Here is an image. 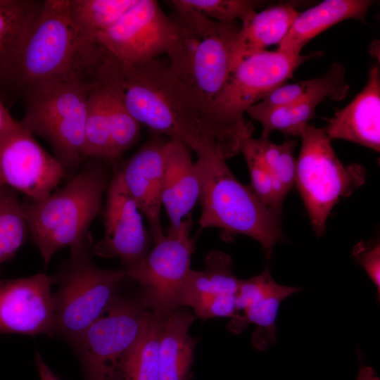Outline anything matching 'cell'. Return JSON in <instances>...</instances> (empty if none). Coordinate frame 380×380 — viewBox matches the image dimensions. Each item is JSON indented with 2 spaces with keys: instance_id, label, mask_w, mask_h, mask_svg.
<instances>
[{
  "instance_id": "obj_26",
  "label": "cell",
  "mask_w": 380,
  "mask_h": 380,
  "mask_svg": "<svg viewBox=\"0 0 380 380\" xmlns=\"http://www.w3.org/2000/svg\"><path fill=\"white\" fill-rule=\"evenodd\" d=\"M137 0H68L72 21L83 40L96 44L97 34L114 25Z\"/></svg>"
},
{
  "instance_id": "obj_21",
  "label": "cell",
  "mask_w": 380,
  "mask_h": 380,
  "mask_svg": "<svg viewBox=\"0 0 380 380\" xmlns=\"http://www.w3.org/2000/svg\"><path fill=\"white\" fill-rule=\"evenodd\" d=\"M299 13L293 2H281L255 12L241 23L234 46L232 71L243 59L270 46H279Z\"/></svg>"
},
{
  "instance_id": "obj_11",
  "label": "cell",
  "mask_w": 380,
  "mask_h": 380,
  "mask_svg": "<svg viewBox=\"0 0 380 380\" xmlns=\"http://www.w3.org/2000/svg\"><path fill=\"white\" fill-rule=\"evenodd\" d=\"M148 308L139 298L115 296L74 342L84 380H116L123 356L137 338Z\"/></svg>"
},
{
  "instance_id": "obj_25",
  "label": "cell",
  "mask_w": 380,
  "mask_h": 380,
  "mask_svg": "<svg viewBox=\"0 0 380 380\" xmlns=\"http://www.w3.org/2000/svg\"><path fill=\"white\" fill-rule=\"evenodd\" d=\"M163 317L147 310L141 331L119 365L116 380H159V343Z\"/></svg>"
},
{
  "instance_id": "obj_10",
  "label": "cell",
  "mask_w": 380,
  "mask_h": 380,
  "mask_svg": "<svg viewBox=\"0 0 380 380\" xmlns=\"http://www.w3.org/2000/svg\"><path fill=\"white\" fill-rule=\"evenodd\" d=\"M191 215L177 229H168L154 241L155 246L135 267L125 270L127 277L137 281L144 305L165 317L181 307V297L190 270L195 241L190 236Z\"/></svg>"
},
{
  "instance_id": "obj_41",
  "label": "cell",
  "mask_w": 380,
  "mask_h": 380,
  "mask_svg": "<svg viewBox=\"0 0 380 380\" xmlns=\"http://www.w3.org/2000/svg\"><path fill=\"white\" fill-rule=\"evenodd\" d=\"M6 186L2 183V182L0 179V190L2 189Z\"/></svg>"
},
{
  "instance_id": "obj_7",
  "label": "cell",
  "mask_w": 380,
  "mask_h": 380,
  "mask_svg": "<svg viewBox=\"0 0 380 380\" xmlns=\"http://www.w3.org/2000/svg\"><path fill=\"white\" fill-rule=\"evenodd\" d=\"M95 84L86 75L75 74L39 83L23 91L25 113L20 121L32 135L46 139L66 171L81 167L84 127L89 93Z\"/></svg>"
},
{
  "instance_id": "obj_14",
  "label": "cell",
  "mask_w": 380,
  "mask_h": 380,
  "mask_svg": "<svg viewBox=\"0 0 380 380\" xmlns=\"http://www.w3.org/2000/svg\"><path fill=\"white\" fill-rule=\"evenodd\" d=\"M103 217L104 236L93 246V254L118 258L125 270L135 267L149 251L151 239L141 213L118 170L114 172L107 189Z\"/></svg>"
},
{
  "instance_id": "obj_36",
  "label": "cell",
  "mask_w": 380,
  "mask_h": 380,
  "mask_svg": "<svg viewBox=\"0 0 380 380\" xmlns=\"http://www.w3.org/2000/svg\"><path fill=\"white\" fill-rule=\"evenodd\" d=\"M356 262L366 271L367 274L380 293V245L379 241H360L353 250Z\"/></svg>"
},
{
  "instance_id": "obj_16",
  "label": "cell",
  "mask_w": 380,
  "mask_h": 380,
  "mask_svg": "<svg viewBox=\"0 0 380 380\" xmlns=\"http://www.w3.org/2000/svg\"><path fill=\"white\" fill-rule=\"evenodd\" d=\"M297 287L277 283L268 268L248 279H240L236 295V315L228 329L239 334L249 324L256 326L253 343L265 350L277 340L276 319L281 302L298 292Z\"/></svg>"
},
{
  "instance_id": "obj_17",
  "label": "cell",
  "mask_w": 380,
  "mask_h": 380,
  "mask_svg": "<svg viewBox=\"0 0 380 380\" xmlns=\"http://www.w3.org/2000/svg\"><path fill=\"white\" fill-rule=\"evenodd\" d=\"M168 141L144 145L118 170L128 191L149 224L153 241L164 235L160 220L162 184Z\"/></svg>"
},
{
  "instance_id": "obj_15",
  "label": "cell",
  "mask_w": 380,
  "mask_h": 380,
  "mask_svg": "<svg viewBox=\"0 0 380 380\" xmlns=\"http://www.w3.org/2000/svg\"><path fill=\"white\" fill-rule=\"evenodd\" d=\"M54 276L0 279V334L54 336Z\"/></svg>"
},
{
  "instance_id": "obj_28",
  "label": "cell",
  "mask_w": 380,
  "mask_h": 380,
  "mask_svg": "<svg viewBox=\"0 0 380 380\" xmlns=\"http://www.w3.org/2000/svg\"><path fill=\"white\" fill-rule=\"evenodd\" d=\"M322 102L308 100L269 109L251 106L246 113L262 127L260 137L269 138L273 131H279L286 136L298 137L308 122L315 115V110Z\"/></svg>"
},
{
  "instance_id": "obj_13",
  "label": "cell",
  "mask_w": 380,
  "mask_h": 380,
  "mask_svg": "<svg viewBox=\"0 0 380 380\" xmlns=\"http://www.w3.org/2000/svg\"><path fill=\"white\" fill-rule=\"evenodd\" d=\"M66 170L48 153L20 122L0 141V179L32 202L49 196L63 179Z\"/></svg>"
},
{
  "instance_id": "obj_40",
  "label": "cell",
  "mask_w": 380,
  "mask_h": 380,
  "mask_svg": "<svg viewBox=\"0 0 380 380\" xmlns=\"http://www.w3.org/2000/svg\"><path fill=\"white\" fill-rule=\"evenodd\" d=\"M379 42L375 41V42H373L370 46V53L375 58H377V53L378 55H379Z\"/></svg>"
},
{
  "instance_id": "obj_6",
  "label": "cell",
  "mask_w": 380,
  "mask_h": 380,
  "mask_svg": "<svg viewBox=\"0 0 380 380\" xmlns=\"http://www.w3.org/2000/svg\"><path fill=\"white\" fill-rule=\"evenodd\" d=\"M101 51L81 37L68 0L42 1L39 14L19 55L9 87L30 86L75 74L91 76Z\"/></svg>"
},
{
  "instance_id": "obj_9",
  "label": "cell",
  "mask_w": 380,
  "mask_h": 380,
  "mask_svg": "<svg viewBox=\"0 0 380 380\" xmlns=\"http://www.w3.org/2000/svg\"><path fill=\"white\" fill-rule=\"evenodd\" d=\"M295 184L317 236L326 229L327 218L341 198L362 184L365 171L360 165L345 166L337 157L324 128L308 125L300 135Z\"/></svg>"
},
{
  "instance_id": "obj_38",
  "label": "cell",
  "mask_w": 380,
  "mask_h": 380,
  "mask_svg": "<svg viewBox=\"0 0 380 380\" xmlns=\"http://www.w3.org/2000/svg\"><path fill=\"white\" fill-rule=\"evenodd\" d=\"M35 365L40 380H61L46 364L38 352H37L35 356Z\"/></svg>"
},
{
  "instance_id": "obj_29",
  "label": "cell",
  "mask_w": 380,
  "mask_h": 380,
  "mask_svg": "<svg viewBox=\"0 0 380 380\" xmlns=\"http://www.w3.org/2000/svg\"><path fill=\"white\" fill-rule=\"evenodd\" d=\"M84 155L91 160L111 162L110 139L103 91L95 81L87 101Z\"/></svg>"
},
{
  "instance_id": "obj_18",
  "label": "cell",
  "mask_w": 380,
  "mask_h": 380,
  "mask_svg": "<svg viewBox=\"0 0 380 380\" xmlns=\"http://www.w3.org/2000/svg\"><path fill=\"white\" fill-rule=\"evenodd\" d=\"M324 129L329 138L349 141L375 151L380 149V69L369 70L362 89L345 107L338 110Z\"/></svg>"
},
{
  "instance_id": "obj_1",
  "label": "cell",
  "mask_w": 380,
  "mask_h": 380,
  "mask_svg": "<svg viewBox=\"0 0 380 380\" xmlns=\"http://www.w3.org/2000/svg\"><path fill=\"white\" fill-rule=\"evenodd\" d=\"M101 50L95 81L113 87L141 125L194 151L213 136L196 101L167 65L156 58L127 65Z\"/></svg>"
},
{
  "instance_id": "obj_35",
  "label": "cell",
  "mask_w": 380,
  "mask_h": 380,
  "mask_svg": "<svg viewBox=\"0 0 380 380\" xmlns=\"http://www.w3.org/2000/svg\"><path fill=\"white\" fill-rule=\"evenodd\" d=\"M194 309L196 316L203 319L212 317H229L236 315V295L198 294L182 298L181 307Z\"/></svg>"
},
{
  "instance_id": "obj_34",
  "label": "cell",
  "mask_w": 380,
  "mask_h": 380,
  "mask_svg": "<svg viewBox=\"0 0 380 380\" xmlns=\"http://www.w3.org/2000/svg\"><path fill=\"white\" fill-rule=\"evenodd\" d=\"M260 147L264 161L273 178L279 200L283 203L295 184L296 160L293 152L295 140L274 144L269 138L260 137Z\"/></svg>"
},
{
  "instance_id": "obj_30",
  "label": "cell",
  "mask_w": 380,
  "mask_h": 380,
  "mask_svg": "<svg viewBox=\"0 0 380 380\" xmlns=\"http://www.w3.org/2000/svg\"><path fill=\"white\" fill-rule=\"evenodd\" d=\"M99 83L103 89L108 115L111 162L116 161L137 141L141 125L131 115L118 93L110 86Z\"/></svg>"
},
{
  "instance_id": "obj_20",
  "label": "cell",
  "mask_w": 380,
  "mask_h": 380,
  "mask_svg": "<svg viewBox=\"0 0 380 380\" xmlns=\"http://www.w3.org/2000/svg\"><path fill=\"white\" fill-rule=\"evenodd\" d=\"M371 0H325L300 12L277 50L300 54L313 38L337 23L356 20L366 23Z\"/></svg>"
},
{
  "instance_id": "obj_31",
  "label": "cell",
  "mask_w": 380,
  "mask_h": 380,
  "mask_svg": "<svg viewBox=\"0 0 380 380\" xmlns=\"http://www.w3.org/2000/svg\"><path fill=\"white\" fill-rule=\"evenodd\" d=\"M239 151L248 166L249 186L269 212L281 221L283 203L277 197L273 178L262 156L259 139L252 134L243 137L239 142Z\"/></svg>"
},
{
  "instance_id": "obj_39",
  "label": "cell",
  "mask_w": 380,
  "mask_h": 380,
  "mask_svg": "<svg viewBox=\"0 0 380 380\" xmlns=\"http://www.w3.org/2000/svg\"><path fill=\"white\" fill-rule=\"evenodd\" d=\"M358 357L360 369L357 380H379L373 368L364 365L360 353H358Z\"/></svg>"
},
{
  "instance_id": "obj_4",
  "label": "cell",
  "mask_w": 380,
  "mask_h": 380,
  "mask_svg": "<svg viewBox=\"0 0 380 380\" xmlns=\"http://www.w3.org/2000/svg\"><path fill=\"white\" fill-rule=\"evenodd\" d=\"M110 179L101 160H91L65 186L46 198L20 203L29 234L45 266L58 251L86 238L101 210Z\"/></svg>"
},
{
  "instance_id": "obj_32",
  "label": "cell",
  "mask_w": 380,
  "mask_h": 380,
  "mask_svg": "<svg viewBox=\"0 0 380 380\" xmlns=\"http://www.w3.org/2000/svg\"><path fill=\"white\" fill-rule=\"evenodd\" d=\"M29 234L21 203L14 190H0V265L12 258Z\"/></svg>"
},
{
  "instance_id": "obj_33",
  "label": "cell",
  "mask_w": 380,
  "mask_h": 380,
  "mask_svg": "<svg viewBox=\"0 0 380 380\" xmlns=\"http://www.w3.org/2000/svg\"><path fill=\"white\" fill-rule=\"evenodd\" d=\"M168 4L174 10L189 11L220 23H233L244 22L265 3L255 0H172Z\"/></svg>"
},
{
  "instance_id": "obj_12",
  "label": "cell",
  "mask_w": 380,
  "mask_h": 380,
  "mask_svg": "<svg viewBox=\"0 0 380 380\" xmlns=\"http://www.w3.org/2000/svg\"><path fill=\"white\" fill-rule=\"evenodd\" d=\"M176 26L153 0L137 2L95 42L118 61L135 65L166 53L175 37Z\"/></svg>"
},
{
  "instance_id": "obj_37",
  "label": "cell",
  "mask_w": 380,
  "mask_h": 380,
  "mask_svg": "<svg viewBox=\"0 0 380 380\" xmlns=\"http://www.w3.org/2000/svg\"><path fill=\"white\" fill-rule=\"evenodd\" d=\"M19 124L11 115L0 98V141L14 129Z\"/></svg>"
},
{
  "instance_id": "obj_22",
  "label": "cell",
  "mask_w": 380,
  "mask_h": 380,
  "mask_svg": "<svg viewBox=\"0 0 380 380\" xmlns=\"http://www.w3.org/2000/svg\"><path fill=\"white\" fill-rule=\"evenodd\" d=\"M196 316L179 307L163 317L159 343V380H187L196 340L189 329Z\"/></svg>"
},
{
  "instance_id": "obj_27",
  "label": "cell",
  "mask_w": 380,
  "mask_h": 380,
  "mask_svg": "<svg viewBox=\"0 0 380 380\" xmlns=\"http://www.w3.org/2000/svg\"><path fill=\"white\" fill-rule=\"evenodd\" d=\"M203 270H191L181 297L191 295H236L239 280L234 274L232 259L221 251L210 252Z\"/></svg>"
},
{
  "instance_id": "obj_19",
  "label": "cell",
  "mask_w": 380,
  "mask_h": 380,
  "mask_svg": "<svg viewBox=\"0 0 380 380\" xmlns=\"http://www.w3.org/2000/svg\"><path fill=\"white\" fill-rule=\"evenodd\" d=\"M190 151L181 141L169 139L162 184V203L172 229L179 227L200 198V178Z\"/></svg>"
},
{
  "instance_id": "obj_8",
  "label": "cell",
  "mask_w": 380,
  "mask_h": 380,
  "mask_svg": "<svg viewBox=\"0 0 380 380\" xmlns=\"http://www.w3.org/2000/svg\"><path fill=\"white\" fill-rule=\"evenodd\" d=\"M89 233L70 248V257L55 275L59 284L53 294L54 336L74 342L105 310L116 296L125 270H104L93 262Z\"/></svg>"
},
{
  "instance_id": "obj_5",
  "label": "cell",
  "mask_w": 380,
  "mask_h": 380,
  "mask_svg": "<svg viewBox=\"0 0 380 380\" xmlns=\"http://www.w3.org/2000/svg\"><path fill=\"white\" fill-rule=\"evenodd\" d=\"M321 54V51L302 55L266 50L236 66L216 99L208 121L224 159L237 154L240 140L253 133L252 126L243 117L248 108L285 84L304 62Z\"/></svg>"
},
{
  "instance_id": "obj_2",
  "label": "cell",
  "mask_w": 380,
  "mask_h": 380,
  "mask_svg": "<svg viewBox=\"0 0 380 380\" xmlns=\"http://www.w3.org/2000/svg\"><path fill=\"white\" fill-rule=\"evenodd\" d=\"M201 182V228L222 229L224 238L243 234L256 240L267 258L282 240L280 222L255 196L249 186L241 183L221 156L213 137L194 151Z\"/></svg>"
},
{
  "instance_id": "obj_3",
  "label": "cell",
  "mask_w": 380,
  "mask_h": 380,
  "mask_svg": "<svg viewBox=\"0 0 380 380\" xmlns=\"http://www.w3.org/2000/svg\"><path fill=\"white\" fill-rule=\"evenodd\" d=\"M174 11L171 17L176 34L166 53L167 65L196 101L208 127L213 105L232 71L234 46L240 26L189 11Z\"/></svg>"
},
{
  "instance_id": "obj_23",
  "label": "cell",
  "mask_w": 380,
  "mask_h": 380,
  "mask_svg": "<svg viewBox=\"0 0 380 380\" xmlns=\"http://www.w3.org/2000/svg\"><path fill=\"white\" fill-rule=\"evenodd\" d=\"M42 1L0 0V89L9 87L19 55Z\"/></svg>"
},
{
  "instance_id": "obj_24",
  "label": "cell",
  "mask_w": 380,
  "mask_h": 380,
  "mask_svg": "<svg viewBox=\"0 0 380 380\" xmlns=\"http://www.w3.org/2000/svg\"><path fill=\"white\" fill-rule=\"evenodd\" d=\"M349 89L343 65L334 63L324 75L308 80L285 83L252 106L269 109L308 100L341 101L347 96Z\"/></svg>"
}]
</instances>
